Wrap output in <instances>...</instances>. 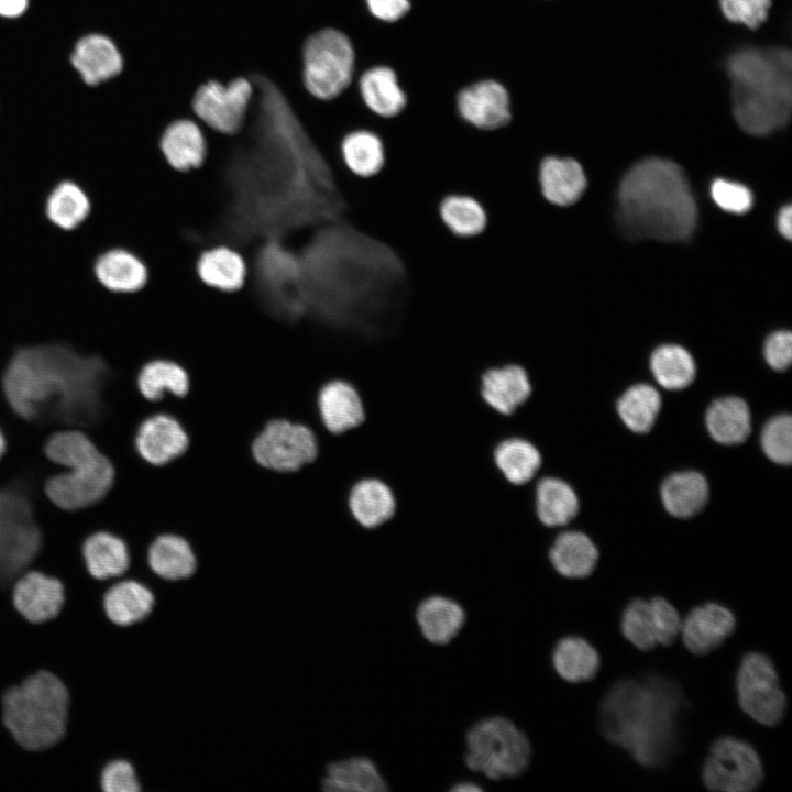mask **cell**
Segmentation results:
<instances>
[{
	"label": "cell",
	"instance_id": "cell-25",
	"mask_svg": "<svg viewBox=\"0 0 792 792\" xmlns=\"http://www.w3.org/2000/svg\"><path fill=\"white\" fill-rule=\"evenodd\" d=\"M318 410L324 428L334 435L358 427L364 420V408L358 391L348 382L333 380L318 394Z\"/></svg>",
	"mask_w": 792,
	"mask_h": 792
},
{
	"label": "cell",
	"instance_id": "cell-9",
	"mask_svg": "<svg viewBox=\"0 0 792 792\" xmlns=\"http://www.w3.org/2000/svg\"><path fill=\"white\" fill-rule=\"evenodd\" d=\"M253 94V84L246 77H237L227 84L208 80L193 97L195 118L210 130L235 134L244 125Z\"/></svg>",
	"mask_w": 792,
	"mask_h": 792
},
{
	"label": "cell",
	"instance_id": "cell-27",
	"mask_svg": "<svg viewBox=\"0 0 792 792\" xmlns=\"http://www.w3.org/2000/svg\"><path fill=\"white\" fill-rule=\"evenodd\" d=\"M147 564L160 580L179 582L195 573L197 558L187 539L176 534H162L148 546Z\"/></svg>",
	"mask_w": 792,
	"mask_h": 792
},
{
	"label": "cell",
	"instance_id": "cell-39",
	"mask_svg": "<svg viewBox=\"0 0 792 792\" xmlns=\"http://www.w3.org/2000/svg\"><path fill=\"white\" fill-rule=\"evenodd\" d=\"M44 453L63 470L86 465L102 454L79 428H63L51 433L45 441Z\"/></svg>",
	"mask_w": 792,
	"mask_h": 792
},
{
	"label": "cell",
	"instance_id": "cell-47",
	"mask_svg": "<svg viewBox=\"0 0 792 792\" xmlns=\"http://www.w3.org/2000/svg\"><path fill=\"white\" fill-rule=\"evenodd\" d=\"M649 602L657 644L672 645L681 631L682 619L675 609L663 597H653Z\"/></svg>",
	"mask_w": 792,
	"mask_h": 792
},
{
	"label": "cell",
	"instance_id": "cell-10",
	"mask_svg": "<svg viewBox=\"0 0 792 792\" xmlns=\"http://www.w3.org/2000/svg\"><path fill=\"white\" fill-rule=\"evenodd\" d=\"M252 454L268 470L294 472L316 458V436L302 424L273 419L254 439Z\"/></svg>",
	"mask_w": 792,
	"mask_h": 792
},
{
	"label": "cell",
	"instance_id": "cell-50",
	"mask_svg": "<svg viewBox=\"0 0 792 792\" xmlns=\"http://www.w3.org/2000/svg\"><path fill=\"white\" fill-rule=\"evenodd\" d=\"M369 11L385 22H395L410 9L409 0H365Z\"/></svg>",
	"mask_w": 792,
	"mask_h": 792
},
{
	"label": "cell",
	"instance_id": "cell-24",
	"mask_svg": "<svg viewBox=\"0 0 792 792\" xmlns=\"http://www.w3.org/2000/svg\"><path fill=\"white\" fill-rule=\"evenodd\" d=\"M480 391L491 408L502 415H510L528 399L531 385L524 367L506 364L485 371L481 377Z\"/></svg>",
	"mask_w": 792,
	"mask_h": 792
},
{
	"label": "cell",
	"instance_id": "cell-3",
	"mask_svg": "<svg viewBox=\"0 0 792 792\" xmlns=\"http://www.w3.org/2000/svg\"><path fill=\"white\" fill-rule=\"evenodd\" d=\"M733 113L738 125L752 135L783 128L792 109V54L776 47H743L726 62Z\"/></svg>",
	"mask_w": 792,
	"mask_h": 792
},
{
	"label": "cell",
	"instance_id": "cell-41",
	"mask_svg": "<svg viewBox=\"0 0 792 792\" xmlns=\"http://www.w3.org/2000/svg\"><path fill=\"white\" fill-rule=\"evenodd\" d=\"M651 371L664 388L678 391L689 386L695 377V363L691 354L680 345L659 346L651 355Z\"/></svg>",
	"mask_w": 792,
	"mask_h": 792
},
{
	"label": "cell",
	"instance_id": "cell-5",
	"mask_svg": "<svg viewBox=\"0 0 792 792\" xmlns=\"http://www.w3.org/2000/svg\"><path fill=\"white\" fill-rule=\"evenodd\" d=\"M466 768L492 781L522 774L531 760L527 735L510 718L495 715L472 724L465 734Z\"/></svg>",
	"mask_w": 792,
	"mask_h": 792
},
{
	"label": "cell",
	"instance_id": "cell-23",
	"mask_svg": "<svg viewBox=\"0 0 792 792\" xmlns=\"http://www.w3.org/2000/svg\"><path fill=\"white\" fill-rule=\"evenodd\" d=\"M160 148L166 162L176 170L188 172L199 167L207 152L200 123L185 118L172 121L161 135Z\"/></svg>",
	"mask_w": 792,
	"mask_h": 792
},
{
	"label": "cell",
	"instance_id": "cell-34",
	"mask_svg": "<svg viewBox=\"0 0 792 792\" xmlns=\"http://www.w3.org/2000/svg\"><path fill=\"white\" fill-rule=\"evenodd\" d=\"M708 432L719 443L744 442L751 430L748 405L738 397H725L714 402L706 414Z\"/></svg>",
	"mask_w": 792,
	"mask_h": 792
},
{
	"label": "cell",
	"instance_id": "cell-54",
	"mask_svg": "<svg viewBox=\"0 0 792 792\" xmlns=\"http://www.w3.org/2000/svg\"><path fill=\"white\" fill-rule=\"evenodd\" d=\"M4 451H6V438L0 428V458L3 455Z\"/></svg>",
	"mask_w": 792,
	"mask_h": 792
},
{
	"label": "cell",
	"instance_id": "cell-21",
	"mask_svg": "<svg viewBox=\"0 0 792 792\" xmlns=\"http://www.w3.org/2000/svg\"><path fill=\"white\" fill-rule=\"evenodd\" d=\"M91 209V198L86 188L70 178L56 182L43 201L46 221L63 232L80 228L89 218Z\"/></svg>",
	"mask_w": 792,
	"mask_h": 792
},
{
	"label": "cell",
	"instance_id": "cell-1",
	"mask_svg": "<svg viewBox=\"0 0 792 792\" xmlns=\"http://www.w3.org/2000/svg\"><path fill=\"white\" fill-rule=\"evenodd\" d=\"M681 704L679 689L667 679L619 681L601 705L603 733L641 765L659 766L674 747Z\"/></svg>",
	"mask_w": 792,
	"mask_h": 792
},
{
	"label": "cell",
	"instance_id": "cell-29",
	"mask_svg": "<svg viewBox=\"0 0 792 792\" xmlns=\"http://www.w3.org/2000/svg\"><path fill=\"white\" fill-rule=\"evenodd\" d=\"M579 508L574 490L563 479L552 475L536 477L535 509L544 527L556 529L569 525Z\"/></svg>",
	"mask_w": 792,
	"mask_h": 792
},
{
	"label": "cell",
	"instance_id": "cell-32",
	"mask_svg": "<svg viewBox=\"0 0 792 792\" xmlns=\"http://www.w3.org/2000/svg\"><path fill=\"white\" fill-rule=\"evenodd\" d=\"M348 505L354 519L365 528L386 522L396 507L392 490L377 479L356 482L350 491Z\"/></svg>",
	"mask_w": 792,
	"mask_h": 792
},
{
	"label": "cell",
	"instance_id": "cell-38",
	"mask_svg": "<svg viewBox=\"0 0 792 792\" xmlns=\"http://www.w3.org/2000/svg\"><path fill=\"white\" fill-rule=\"evenodd\" d=\"M138 387L150 402H158L167 394L184 397L189 388L186 371L176 362L154 359L146 362L138 374Z\"/></svg>",
	"mask_w": 792,
	"mask_h": 792
},
{
	"label": "cell",
	"instance_id": "cell-33",
	"mask_svg": "<svg viewBox=\"0 0 792 792\" xmlns=\"http://www.w3.org/2000/svg\"><path fill=\"white\" fill-rule=\"evenodd\" d=\"M597 650L585 639L569 636L560 639L552 651V664L560 678L570 683L590 681L598 672Z\"/></svg>",
	"mask_w": 792,
	"mask_h": 792
},
{
	"label": "cell",
	"instance_id": "cell-12",
	"mask_svg": "<svg viewBox=\"0 0 792 792\" xmlns=\"http://www.w3.org/2000/svg\"><path fill=\"white\" fill-rule=\"evenodd\" d=\"M457 109L464 123L481 131L503 129L513 120L509 95L495 80H481L462 89Z\"/></svg>",
	"mask_w": 792,
	"mask_h": 792
},
{
	"label": "cell",
	"instance_id": "cell-30",
	"mask_svg": "<svg viewBox=\"0 0 792 792\" xmlns=\"http://www.w3.org/2000/svg\"><path fill=\"white\" fill-rule=\"evenodd\" d=\"M196 271L207 286L222 292H234L244 286L248 266L238 250L227 244H217L200 253Z\"/></svg>",
	"mask_w": 792,
	"mask_h": 792
},
{
	"label": "cell",
	"instance_id": "cell-49",
	"mask_svg": "<svg viewBox=\"0 0 792 792\" xmlns=\"http://www.w3.org/2000/svg\"><path fill=\"white\" fill-rule=\"evenodd\" d=\"M767 363L777 371L787 370L792 360V336L789 331H777L765 343Z\"/></svg>",
	"mask_w": 792,
	"mask_h": 792
},
{
	"label": "cell",
	"instance_id": "cell-53",
	"mask_svg": "<svg viewBox=\"0 0 792 792\" xmlns=\"http://www.w3.org/2000/svg\"><path fill=\"white\" fill-rule=\"evenodd\" d=\"M449 791L451 792H480L483 788L472 781H460L454 783Z\"/></svg>",
	"mask_w": 792,
	"mask_h": 792
},
{
	"label": "cell",
	"instance_id": "cell-16",
	"mask_svg": "<svg viewBox=\"0 0 792 792\" xmlns=\"http://www.w3.org/2000/svg\"><path fill=\"white\" fill-rule=\"evenodd\" d=\"M91 271L96 282L113 294L136 293L148 279L145 262L123 246H111L99 252L94 258Z\"/></svg>",
	"mask_w": 792,
	"mask_h": 792
},
{
	"label": "cell",
	"instance_id": "cell-46",
	"mask_svg": "<svg viewBox=\"0 0 792 792\" xmlns=\"http://www.w3.org/2000/svg\"><path fill=\"white\" fill-rule=\"evenodd\" d=\"M771 0H719L723 15L750 30L758 29L769 16Z\"/></svg>",
	"mask_w": 792,
	"mask_h": 792
},
{
	"label": "cell",
	"instance_id": "cell-13",
	"mask_svg": "<svg viewBox=\"0 0 792 792\" xmlns=\"http://www.w3.org/2000/svg\"><path fill=\"white\" fill-rule=\"evenodd\" d=\"M65 602L63 583L38 570L21 574L12 587L14 608L30 623L41 624L56 617Z\"/></svg>",
	"mask_w": 792,
	"mask_h": 792
},
{
	"label": "cell",
	"instance_id": "cell-7",
	"mask_svg": "<svg viewBox=\"0 0 792 792\" xmlns=\"http://www.w3.org/2000/svg\"><path fill=\"white\" fill-rule=\"evenodd\" d=\"M736 688L741 710L766 726L778 725L784 716L787 697L772 661L763 653H747L739 666Z\"/></svg>",
	"mask_w": 792,
	"mask_h": 792
},
{
	"label": "cell",
	"instance_id": "cell-22",
	"mask_svg": "<svg viewBox=\"0 0 792 792\" xmlns=\"http://www.w3.org/2000/svg\"><path fill=\"white\" fill-rule=\"evenodd\" d=\"M107 618L114 625L128 627L146 619L153 612L155 595L144 583L121 578L108 586L102 600Z\"/></svg>",
	"mask_w": 792,
	"mask_h": 792
},
{
	"label": "cell",
	"instance_id": "cell-14",
	"mask_svg": "<svg viewBox=\"0 0 792 792\" xmlns=\"http://www.w3.org/2000/svg\"><path fill=\"white\" fill-rule=\"evenodd\" d=\"M134 444L144 461L164 465L185 452L188 437L177 419L165 413H156L140 424Z\"/></svg>",
	"mask_w": 792,
	"mask_h": 792
},
{
	"label": "cell",
	"instance_id": "cell-52",
	"mask_svg": "<svg viewBox=\"0 0 792 792\" xmlns=\"http://www.w3.org/2000/svg\"><path fill=\"white\" fill-rule=\"evenodd\" d=\"M777 224L780 233L790 240L792 237V208L790 205L784 206L780 210Z\"/></svg>",
	"mask_w": 792,
	"mask_h": 792
},
{
	"label": "cell",
	"instance_id": "cell-40",
	"mask_svg": "<svg viewBox=\"0 0 792 792\" xmlns=\"http://www.w3.org/2000/svg\"><path fill=\"white\" fill-rule=\"evenodd\" d=\"M439 215L447 229L457 237L471 238L486 226L483 205L468 194H450L439 205Z\"/></svg>",
	"mask_w": 792,
	"mask_h": 792
},
{
	"label": "cell",
	"instance_id": "cell-42",
	"mask_svg": "<svg viewBox=\"0 0 792 792\" xmlns=\"http://www.w3.org/2000/svg\"><path fill=\"white\" fill-rule=\"evenodd\" d=\"M661 398L650 385L639 384L628 388L618 402V414L634 432H648L659 414Z\"/></svg>",
	"mask_w": 792,
	"mask_h": 792
},
{
	"label": "cell",
	"instance_id": "cell-8",
	"mask_svg": "<svg viewBox=\"0 0 792 792\" xmlns=\"http://www.w3.org/2000/svg\"><path fill=\"white\" fill-rule=\"evenodd\" d=\"M759 755L747 741L725 736L716 739L703 767V781L712 791L749 792L763 780Z\"/></svg>",
	"mask_w": 792,
	"mask_h": 792
},
{
	"label": "cell",
	"instance_id": "cell-37",
	"mask_svg": "<svg viewBox=\"0 0 792 792\" xmlns=\"http://www.w3.org/2000/svg\"><path fill=\"white\" fill-rule=\"evenodd\" d=\"M661 496L666 509L671 515L680 518L691 517L707 502V482L696 472L676 473L664 481Z\"/></svg>",
	"mask_w": 792,
	"mask_h": 792
},
{
	"label": "cell",
	"instance_id": "cell-19",
	"mask_svg": "<svg viewBox=\"0 0 792 792\" xmlns=\"http://www.w3.org/2000/svg\"><path fill=\"white\" fill-rule=\"evenodd\" d=\"M323 792H386L387 780L366 756L348 755L328 762L320 780Z\"/></svg>",
	"mask_w": 792,
	"mask_h": 792
},
{
	"label": "cell",
	"instance_id": "cell-2",
	"mask_svg": "<svg viewBox=\"0 0 792 792\" xmlns=\"http://www.w3.org/2000/svg\"><path fill=\"white\" fill-rule=\"evenodd\" d=\"M619 218L635 238L661 241L688 239L696 224V205L681 167L669 160L646 158L624 176Z\"/></svg>",
	"mask_w": 792,
	"mask_h": 792
},
{
	"label": "cell",
	"instance_id": "cell-35",
	"mask_svg": "<svg viewBox=\"0 0 792 792\" xmlns=\"http://www.w3.org/2000/svg\"><path fill=\"white\" fill-rule=\"evenodd\" d=\"M494 462L506 481L524 485L536 479L541 466V454L530 441L512 437L494 449Z\"/></svg>",
	"mask_w": 792,
	"mask_h": 792
},
{
	"label": "cell",
	"instance_id": "cell-4",
	"mask_svg": "<svg viewBox=\"0 0 792 792\" xmlns=\"http://www.w3.org/2000/svg\"><path fill=\"white\" fill-rule=\"evenodd\" d=\"M69 714V694L53 673L41 670L2 695V721L15 741L29 750L58 743Z\"/></svg>",
	"mask_w": 792,
	"mask_h": 792
},
{
	"label": "cell",
	"instance_id": "cell-26",
	"mask_svg": "<svg viewBox=\"0 0 792 792\" xmlns=\"http://www.w3.org/2000/svg\"><path fill=\"white\" fill-rule=\"evenodd\" d=\"M81 554L88 573L98 581L123 578L131 563L125 541L106 530L87 536L81 546Z\"/></svg>",
	"mask_w": 792,
	"mask_h": 792
},
{
	"label": "cell",
	"instance_id": "cell-11",
	"mask_svg": "<svg viewBox=\"0 0 792 792\" xmlns=\"http://www.w3.org/2000/svg\"><path fill=\"white\" fill-rule=\"evenodd\" d=\"M113 477L111 461L101 454L91 463L50 475L44 482V493L57 507L77 510L100 501L111 487Z\"/></svg>",
	"mask_w": 792,
	"mask_h": 792
},
{
	"label": "cell",
	"instance_id": "cell-18",
	"mask_svg": "<svg viewBox=\"0 0 792 792\" xmlns=\"http://www.w3.org/2000/svg\"><path fill=\"white\" fill-rule=\"evenodd\" d=\"M70 64L88 86H97L123 68V58L114 42L100 33L80 37L69 56Z\"/></svg>",
	"mask_w": 792,
	"mask_h": 792
},
{
	"label": "cell",
	"instance_id": "cell-28",
	"mask_svg": "<svg viewBox=\"0 0 792 792\" xmlns=\"http://www.w3.org/2000/svg\"><path fill=\"white\" fill-rule=\"evenodd\" d=\"M598 559L592 540L575 530H564L554 536L548 549V560L554 571L566 579L588 576Z\"/></svg>",
	"mask_w": 792,
	"mask_h": 792
},
{
	"label": "cell",
	"instance_id": "cell-20",
	"mask_svg": "<svg viewBox=\"0 0 792 792\" xmlns=\"http://www.w3.org/2000/svg\"><path fill=\"white\" fill-rule=\"evenodd\" d=\"M415 620L426 641L435 646H446L462 631L466 623V612L457 600L435 594L418 603Z\"/></svg>",
	"mask_w": 792,
	"mask_h": 792
},
{
	"label": "cell",
	"instance_id": "cell-15",
	"mask_svg": "<svg viewBox=\"0 0 792 792\" xmlns=\"http://www.w3.org/2000/svg\"><path fill=\"white\" fill-rule=\"evenodd\" d=\"M735 627V616L727 607L706 603L693 608L682 620L680 635L689 651L704 656L719 647Z\"/></svg>",
	"mask_w": 792,
	"mask_h": 792
},
{
	"label": "cell",
	"instance_id": "cell-45",
	"mask_svg": "<svg viewBox=\"0 0 792 792\" xmlns=\"http://www.w3.org/2000/svg\"><path fill=\"white\" fill-rule=\"evenodd\" d=\"M101 792H142L135 767L124 758L108 761L100 771Z\"/></svg>",
	"mask_w": 792,
	"mask_h": 792
},
{
	"label": "cell",
	"instance_id": "cell-17",
	"mask_svg": "<svg viewBox=\"0 0 792 792\" xmlns=\"http://www.w3.org/2000/svg\"><path fill=\"white\" fill-rule=\"evenodd\" d=\"M538 184L540 194L547 202L556 207L568 208L583 195L586 177L576 160L549 154L539 163Z\"/></svg>",
	"mask_w": 792,
	"mask_h": 792
},
{
	"label": "cell",
	"instance_id": "cell-51",
	"mask_svg": "<svg viewBox=\"0 0 792 792\" xmlns=\"http://www.w3.org/2000/svg\"><path fill=\"white\" fill-rule=\"evenodd\" d=\"M29 0H0V16L14 19L24 13Z\"/></svg>",
	"mask_w": 792,
	"mask_h": 792
},
{
	"label": "cell",
	"instance_id": "cell-48",
	"mask_svg": "<svg viewBox=\"0 0 792 792\" xmlns=\"http://www.w3.org/2000/svg\"><path fill=\"white\" fill-rule=\"evenodd\" d=\"M714 201L724 210L735 213H743L750 209L752 195L750 190L738 183L716 179L711 187Z\"/></svg>",
	"mask_w": 792,
	"mask_h": 792
},
{
	"label": "cell",
	"instance_id": "cell-31",
	"mask_svg": "<svg viewBox=\"0 0 792 792\" xmlns=\"http://www.w3.org/2000/svg\"><path fill=\"white\" fill-rule=\"evenodd\" d=\"M359 91L365 107L381 119L398 117L407 105L395 72L387 66L365 70L359 79Z\"/></svg>",
	"mask_w": 792,
	"mask_h": 792
},
{
	"label": "cell",
	"instance_id": "cell-36",
	"mask_svg": "<svg viewBox=\"0 0 792 792\" xmlns=\"http://www.w3.org/2000/svg\"><path fill=\"white\" fill-rule=\"evenodd\" d=\"M345 167L356 176L376 175L385 163V148L381 136L370 129L348 132L340 144Z\"/></svg>",
	"mask_w": 792,
	"mask_h": 792
},
{
	"label": "cell",
	"instance_id": "cell-43",
	"mask_svg": "<svg viewBox=\"0 0 792 792\" xmlns=\"http://www.w3.org/2000/svg\"><path fill=\"white\" fill-rule=\"evenodd\" d=\"M620 628L624 637L641 651L651 650L658 645L649 602L642 598H635L626 606Z\"/></svg>",
	"mask_w": 792,
	"mask_h": 792
},
{
	"label": "cell",
	"instance_id": "cell-6",
	"mask_svg": "<svg viewBox=\"0 0 792 792\" xmlns=\"http://www.w3.org/2000/svg\"><path fill=\"white\" fill-rule=\"evenodd\" d=\"M302 84L315 98L330 100L350 87L355 50L348 34L324 28L310 34L301 48Z\"/></svg>",
	"mask_w": 792,
	"mask_h": 792
},
{
	"label": "cell",
	"instance_id": "cell-44",
	"mask_svg": "<svg viewBox=\"0 0 792 792\" xmlns=\"http://www.w3.org/2000/svg\"><path fill=\"white\" fill-rule=\"evenodd\" d=\"M792 420L789 415L772 418L765 427L761 444L767 457L779 464H790L792 458Z\"/></svg>",
	"mask_w": 792,
	"mask_h": 792
}]
</instances>
